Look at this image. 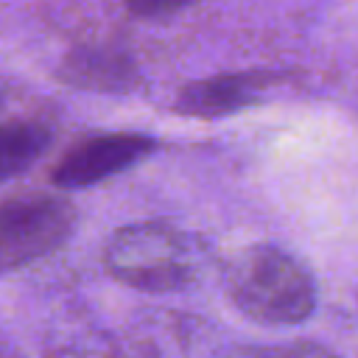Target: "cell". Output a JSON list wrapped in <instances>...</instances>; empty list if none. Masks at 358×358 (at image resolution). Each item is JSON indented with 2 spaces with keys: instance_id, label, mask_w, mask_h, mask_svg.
I'll return each mask as SVG.
<instances>
[{
  "instance_id": "7a4b0ae2",
  "label": "cell",
  "mask_w": 358,
  "mask_h": 358,
  "mask_svg": "<svg viewBox=\"0 0 358 358\" xmlns=\"http://www.w3.org/2000/svg\"><path fill=\"white\" fill-rule=\"evenodd\" d=\"M204 266V243L173 221L151 218L120 227L103 246V268L143 294H173L193 285Z\"/></svg>"
},
{
  "instance_id": "8fae6325",
  "label": "cell",
  "mask_w": 358,
  "mask_h": 358,
  "mask_svg": "<svg viewBox=\"0 0 358 358\" xmlns=\"http://www.w3.org/2000/svg\"><path fill=\"white\" fill-rule=\"evenodd\" d=\"M48 358H126L117 347L103 344H64L48 352Z\"/></svg>"
},
{
  "instance_id": "ba28073f",
  "label": "cell",
  "mask_w": 358,
  "mask_h": 358,
  "mask_svg": "<svg viewBox=\"0 0 358 358\" xmlns=\"http://www.w3.org/2000/svg\"><path fill=\"white\" fill-rule=\"evenodd\" d=\"M53 129L42 120H6L0 123V182L25 173L50 148Z\"/></svg>"
},
{
  "instance_id": "6da1fadb",
  "label": "cell",
  "mask_w": 358,
  "mask_h": 358,
  "mask_svg": "<svg viewBox=\"0 0 358 358\" xmlns=\"http://www.w3.org/2000/svg\"><path fill=\"white\" fill-rule=\"evenodd\" d=\"M229 302L252 322L288 327L316 310L313 274L274 243H249L238 249L224 268Z\"/></svg>"
},
{
  "instance_id": "8992f818",
  "label": "cell",
  "mask_w": 358,
  "mask_h": 358,
  "mask_svg": "<svg viewBox=\"0 0 358 358\" xmlns=\"http://www.w3.org/2000/svg\"><path fill=\"white\" fill-rule=\"evenodd\" d=\"M59 81L90 92H131L140 84L137 59L117 45H81L70 50L59 70Z\"/></svg>"
},
{
  "instance_id": "9c48e42d",
  "label": "cell",
  "mask_w": 358,
  "mask_h": 358,
  "mask_svg": "<svg viewBox=\"0 0 358 358\" xmlns=\"http://www.w3.org/2000/svg\"><path fill=\"white\" fill-rule=\"evenodd\" d=\"M215 358H338L336 352L310 344V341H294V344H246V347H229L221 350Z\"/></svg>"
},
{
  "instance_id": "277c9868",
  "label": "cell",
  "mask_w": 358,
  "mask_h": 358,
  "mask_svg": "<svg viewBox=\"0 0 358 358\" xmlns=\"http://www.w3.org/2000/svg\"><path fill=\"white\" fill-rule=\"evenodd\" d=\"M159 148L157 137L143 131H98L76 140L53 165L50 185L59 190H81L117 176Z\"/></svg>"
},
{
  "instance_id": "3957f363",
  "label": "cell",
  "mask_w": 358,
  "mask_h": 358,
  "mask_svg": "<svg viewBox=\"0 0 358 358\" xmlns=\"http://www.w3.org/2000/svg\"><path fill=\"white\" fill-rule=\"evenodd\" d=\"M76 207L64 196L36 193L0 204V277L20 271L56 249L76 232Z\"/></svg>"
},
{
  "instance_id": "30bf717a",
  "label": "cell",
  "mask_w": 358,
  "mask_h": 358,
  "mask_svg": "<svg viewBox=\"0 0 358 358\" xmlns=\"http://www.w3.org/2000/svg\"><path fill=\"white\" fill-rule=\"evenodd\" d=\"M126 8L134 14V17H168V14H176L182 11L185 6H190L193 0H123Z\"/></svg>"
},
{
  "instance_id": "5b68a950",
  "label": "cell",
  "mask_w": 358,
  "mask_h": 358,
  "mask_svg": "<svg viewBox=\"0 0 358 358\" xmlns=\"http://www.w3.org/2000/svg\"><path fill=\"white\" fill-rule=\"evenodd\" d=\"M277 78L268 70H243V73H224L190 81L179 90L173 101V112L182 117L196 120H218L235 112H243L260 103L263 92Z\"/></svg>"
},
{
  "instance_id": "52a82bcc",
  "label": "cell",
  "mask_w": 358,
  "mask_h": 358,
  "mask_svg": "<svg viewBox=\"0 0 358 358\" xmlns=\"http://www.w3.org/2000/svg\"><path fill=\"white\" fill-rule=\"evenodd\" d=\"M131 338L148 358H201L207 330L199 319L176 310H145L134 319Z\"/></svg>"
}]
</instances>
